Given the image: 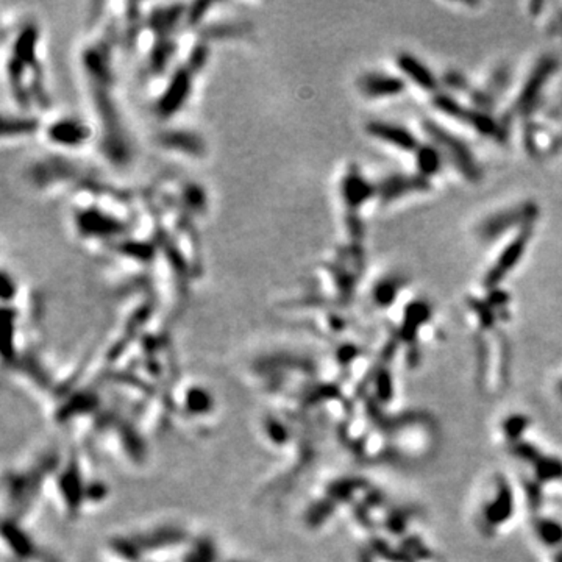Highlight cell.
<instances>
[{"label": "cell", "mask_w": 562, "mask_h": 562, "mask_svg": "<svg viewBox=\"0 0 562 562\" xmlns=\"http://www.w3.org/2000/svg\"><path fill=\"white\" fill-rule=\"evenodd\" d=\"M56 462H58V458L50 454L47 458H42L35 467L25 468L22 472L10 473L8 481H6V489L10 492V502L12 508L16 511H24L28 508Z\"/></svg>", "instance_id": "1"}, {"label": "cell", "mask_w": 562, "mask_h": 562, "mask_svg": "<svg viewBox=\"0 0 562 562\" xmlns=\"http://www.w3.org/2000/svg\"><path fill=\"white\" fill-rule=\"evenodd\" d=\"M425 130L428 131V135L433 137V141L436 144H439L443 148V152L452 158L453 164L458 167L468 180L475 181L479 178V169L464 142H461L458 137L450 135L448 131L441 128L439 125H436L433 122L425 124Z\"/></svg>", "instance_id": "2"}, {"label": "cell", "mask_w": 562, "mask_h": 562, "mask_svg": "<svg viewBox=\"0 0 562 562\" xmlns=\"http://www.w3.org/2000/svg\"><path fill=\"white\" fill-rule=\"evenodd\" d=\"M537 216V208L534 203H525L518 205L516 208L502 211L500 214L492 216L481 223L479 235L486 241L495 239L497 236L503 235L509 228L516 227V225H523V227H529V223L534 221Z\"/></svg>", "instance_id": "3"}, {"label": "cell", "mask_w": 562, "mask_h": 562, "mask_svg": "<svg viewBox=\"0 0 562 562\" xmlns=\"http://www.w3.org/2000/svg\"><path fill=\"white\" fill-rule=\"evenodd\" d=\"M531 231L529 228H523L518 236L512 241L508 247L503 250V253L500 255V258L497 259L495 266H493L489 273L486 277V284L487 286H495L502 281L506 275H508L512 269L516 267V264L525 253V248L528 246Z\"/></svg>", "instance_id": "4"}, {"label": "cell", "mask_w": 562, "mask_h": 562, "mask_svg": "<svg viewBox=\"0 0 562 562\" xmlns=\"http://www.w3.org/2000/svg\"><path fill=\"white\" fill-rule=\"evenodd\" d=\"M60 493L61 498H65L67 511L71 516H77L81 504L86 502L85 487L81 481V473L77 461L72 459L65 470L61 472L60 478Z\"/></svg>", "instance_id": "5"}, {"label": "cell", "mask_w": 562, "mask_h": 562, "mask_svg": "<svg viewBox=\"0 0 562 562\" xmlns=\"http://www.w3.org/2000/svg\"><path fill=\"white\" fill-rule=\"evenodd\" d=\"M554 67H556V61L553 58H543L542 61H539V65L536 66L533 74L529 75V78L527 81V85H525V87H523L520 97H518V102H517L518 108L525 111V110L531 108V106L536 103V99L539 97L543 85H545V81L548 80L550 75L553 74Z\"/></svg>", "instance_id": "6"}, {"label": "cell", "mask_w": 562, "mask_h": 562, "mask_svg": "<svg viewBox=\"0 0 562 562\" xmlns=\"http://www.w3.org/2000/svg\"><path fill=\"white\" fill-rule=\"evenodd\" d=\"M367 131L378 139L389 142L392 146L400 147L403 150H414L417 146L416 137L412 136L408 130L392 124L384 122H371L367 125Z\"/></svg>", "instance_id": "7"}, {"label": "cell", "mask_w": 562, "mask_h": 562, "mask_svg": "<svg viewBox=\"0 0 562 562\" xmlns=\"http://www.w3.org/2000/svg\"><path fill=\"white\" fill-rule=\"evenodd\" d=\"M428 187L427 180L423 177H389L380 186V194L386 202L405 196L408 192L423 191Z\"/></svg>", "instance_id": "8"}, {"label": "cell", "mask_w": 562, "mask_h": 562, "mask_svg": "<svg viewBox=\"0 0 562 562\" xmlns=\"http://www.w3.org/2000/svg\"><path fill=\"white\" fill-rule=\"evenodd\" d=\"M361 91L371 97L393 96L403 91V81L395 77H386L381 74H371L361 78Z\"/></svg>", "instance_id": "9"}, {"label": "cell", "mask_w": 562, "mask_h": 562, "mask_svg": "<svg viewBox=\"0 0 562 562\" xmlns=\"http://www.w3.org/2000/svg\"><path fill=\"white\" fill-rule=\"evenodd\" d=\"M398 67H402V71L408 75L409 78L416 81L418 86H422L423 90H433L436 86V80L433 77V74L429 72V69L427 66H423L420 61L411 55H400L398 56Z\"/></svg>", "instance_id": "10"}, {"label": "cell", "mask_w": 562, "mask_h": 562, "mask_svg": "<svg viewBox=\"0 0 562 562\" xmlns=\"http://www.w3.org/2000/svg\"><path fill=\"white\" fill-rule=\"evenodd\" d=\"M49 136L65 146H78L86 137V128L75 121H60L49 128Z\"/></svg>", "instance_id": "11"}, {"label": "cell", "mask_w": 562, "mask_h": 562, "mask_svg": "<svg viewBox=\"0 0 562 562\" xmlns=\"http://www.w3.org/2000/svg\"><path fill=\"white\" fill-rule=\"evenodd\" d=\"M342 191L347 205L358 206L362 202H366V198L371 196L372 187L364 178H361L358 173H347V177L343 180L342 185Z\"/></svg>", "instance_id": "12"}, {"label": "cell", "mask_w": 562, "mask_h": 562, "mask_svg": "<svg viewBox=\"0 0 562 562\" xmlns=\"http://www.w3.org/2000/svg\"><path fill=\"white\" fill-rule=\"evenodd\" d=\"M186 406L192 414H205V411L211 408V400L208 392L203 389H191L186 392Z\"/></svg>", "instance_id": "13"}, {"label": "cell", "mask_w": 562, "mask_h": 562, "mask_svg": "<svg viewBox=\"0 0 562 562\" xmlns=\"http://www.w3.org/2000/svg\"><path fill=\"white\" fill-rule=\"evenodd\" d=\"M417 162H418V167H420L423 175L434 173L441 166L439 153H437V150L433 147H425L420 150V152H418Z\"/></svg>", "instance_id": "14"}, {"label": "cell", "mask_w": 562, "mask_h": 562, "mask_svg": "<svg viewBox=\"0 0 562 562\" xmlns=\"http://www.w3.org/2000/svg\"><path fill=\"white\" fill-rule=\"evenodd\" d=\"M186 562H216V548L208 540L198 542L196 547L191 548Z\"/></svg>", "instance_id": "15"}, {"label": "cell", "mask_w": 562, "mask_h": 562, "mask_svg": "<svg viewBox=\"0 0 562 562\" xmlns=\"http://www.w3.org/2000/svg\"><path fill=\"white\" fill-rule=\"evenodd\" d=\"M398 291V283L395 280H384L381 281V283L377 286V289H375V300L380 305H391L393 302V298H395V293Z\"/></svg>", "instance_id": "16"}, {"label": "cell", "mask_w": 562, "mask_h": 562, "mask_svg": "<svg viewBox=\"0 0 562 562\" xmlns=\"http://www.w3.org/2000/svg\"><path fill=\"white\" fill-rule=\"evenodd\" d=\"M230 562H241V561H230Z\"/></svg>", "instance_id": "17"}]
</instances>
